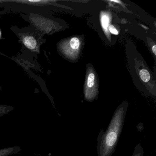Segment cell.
<instances>
[{
	"label": "cell",
	"mask_w": 156,
	"mask_h": 156,
	"mask_svg": "<svg viewBox=\"0 0 156 156\" xmlns=\"http://www.w3.org/2000/svg\"><path fill=\"white\" fill-rule=\"evenodd\" d=\"M14 109V107L12 106L6 105H0V117L12 112Z\"/></svg>",
	"instance_id": "277c9868"
},
{
	"label": "cell",
	"mask_w": 156,
	"mask_h": 156,
	"mask_svg": "<svg viewBox=\"0 0 156 156\" xmlns=\"http://www.w3.org/2000/svg\"><path fill=\"white\" fill-rule=\"evenodd\" d=\"M80 45V41L76 37H73L70 41V46L73 50H76L79 49Z\"/></svg>",
	"instance_id": "8992f818"
},
{
	"label": "cell",
	"mask_w": 156,
	"mask_h": 156,
	"mask_svg": "<svg viewBox=\"0 0 156 156\" xmlns=\"http://www.w3.org/2000/svg\"><path fill=\"white\" fill-rule=\"evenodd\" d=\"M101 21H102V24L103 28L106 30L108 25H109V18L106 14L102 15Z\"/></svg>",
	"instance_id": "ba28073f"
},
{
	"label": "cell",
	"mask_w": 156,
	"mask_h": 156,
	"mask_svg": "<svg viewBox=\"0 0 156 156\" xmlns=\"http://www.w3.org/2000/svg\"><path fill=\"white\" fill-rule=\"evenodd\" d=\"M0 3H2V1H0Z\"/></svg>",
	"instance_id": "5bb4252c"
},
{
	"label": "cell",
	"mask_w": 156,
	"mask_h": 156,
	"mask_svg": "<svg viewBox=\"0 0 156 156\" xmlns=\"http://www.w3.org/2000/svg\"><path fill=\"white\" fill-rule=\"evenodd\" d=\"M2 88L0 86V90H2Z\"/></svg>",
	"instance_id": "4fadbf2b"
},
{
	"label": "cell",
	"mask_w": 156,
	"mask_h": 156,
	"mask_svg": "<svg viewBox=\"0 0 156 156\" xmlns=\"http://www.w3.org/2000/svg\"><path fill=\"white\" fill-rule=\"evenodd\" d=\"M2 36V31H1V29H0V39L1 38Z\"/></svg>",
	"instance_id": "7c38bea8"
},
{
	"label": "cell",
	"mask_w": 156,
	"mask_h": 156,
	"mask_svg": "<svg viewBox=\"0 0 156 156\" xmlns=\"http://www.w3.org/2000/svg\"><path fill=\"white\" fill-rule=\"evenodd\" d=\"M108 30H109L110 32L112 34H115V35H118L119 34L118 32L113 25L109 26L108 27Z\"/></svg>",
	"instance_id": "30bf717a"
},
{
	"label": "cell",
	"mask_w": 156,
	"mask_h": 156,
	"mask_svg": "<svg viewBox=\"0 0 156 156\" xmlns=\"http://www.w3.org/2000/svg\"><path fill=\"white\" fill-rule=\"evenodd\" d=\"M140 76L143 82L147 83L150 80V75L149 73L145 69H142L140 72Z\"/></svg>",
	"instance_id": "5b68a950"
},
{
	"label": "cell",
	"mask_w": 156,
	"mask_h": 156,
	"mask_svg": "<svg viewBox=\"0 0 156 156\" xmlns=\"http://www.w3.org/2000/svg\"><path fill=\"white\" fill-rule=\"evenodd\" d=\"M127 109V105L119 106L105 131L100 130L97 137L98 156H111L115 152L123 129Z\"/></svg>",
	"instance_id": "6da1fadb"
},
{
	"label": "cell",
	"mask_w": 156,
	"mask_h": 156,
	"mask_svg": "<svg viewBox=\"0 0 156 156\" xmlns=\"http://www.w3.org/2000/svg\"><path fill=\"white\" fill-rule=\"evenodd\" d=\"M19 38L22 44L30 51L40 53L41 44L37 39L36 34L32 33H26L20 34Z\"/></svg>",
	"instance_id": "7a4b0ae2"
},
{
	"label": "cell",
	"mask_w": 156,
	"mask_h": 156,
	"mask_svg": "<svg viewBox=\"0 0 156 156\" xmlns=\"http://www.w3.org/2000/svg\"><path fill=\"white\" fill-rule=\"evenodd\" d=\"M143 153L144 150L143 148L139 143L137 144L135 147L132 156H143Z\"/></svg>",
	"instance_id": "52a82bcc"
},
{
	"label": "cell",
	"mask_w": 156,
	"mask_h": 156,
	"mask_svg": "<svg viewBox=\"0 0 156 156\" xmlns=\"http://www.w3.org/2000/svg\"><path fill=\"white\" fill-rule=\"evenodd\" d=\"M21 148L19 146L9 147L0 149V156H9L17 154L20 152Z\"/></svg>",
	"instance_id": "3957f363"
},
{
	"label": "cell",
	"mask_w": 156,
	"mask_h": 156,
	"mask_svg": "<svg viewBox=\"0 0 156 156\" xmlns=\"http://www.w3.org/2000/svg\"><path fill=\"white\" fill-rule=\"evenodd\" d=\"M152 51L154 53V54L156 55V46L155 45H154V46L152 47Z\"/></svg>",
	"instance_id": "8fae6325"
},
{
	"label": "cell",
	"mask_w": 156,
	"mask_h": 156,
	"mask_svg": "<svg viewBox=\"0 0 156 156\" xmlns=\"http://www.w3.org/2000/svg\"><path fill=\"white\" fill-rule=\"evenodd\" d=\"M95 76L94 74L90 73L88 76L87 79V86L89 87H92L94 85Z\"/></svg>",
	"instance_id": "9c48e42d"
}]
</instances>
